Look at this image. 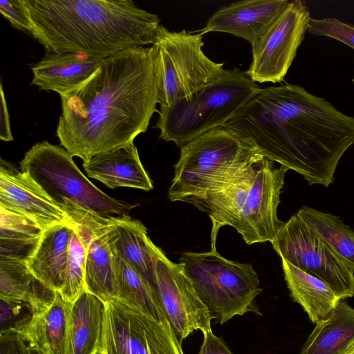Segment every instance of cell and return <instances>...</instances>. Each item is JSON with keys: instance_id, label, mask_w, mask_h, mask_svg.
I'll list each match as a JSON object with an SVG mask.
<instances>
[{"instance_id": "obj_35", "label": "cell", "mask_w": 354, "mask_h": 354, "mask_svg": "<svg viewBox=\"0 0 354 354\" xmlns=\"http://www.w3.org/2000/svg\"><path fill=\"white\" fill-rule=\"evenodd\" d=\"M203 341L198 354H233L223 339L211 331L203 333Z\"/></svg>"}, {"instance_id": "obj_4", "label": "cell", "mask_w": 354, "mask_h": 354, "mask_svg": "<svg viewBox=\"0 0 354 354\" xmlns=\"http://www.w3.org/2000/svg\"><path fill=\"white\" fill-rule=\"evenodd\" d=\"M263 157L232 131L223 127L212 129L180 148L168 198L189 203L227 183Z\"/></svg>"}, {"instance_id": "obj_39", "label": "cell", "mask_w": 354, "mask_h": 354, "mask_svg": "<svg viewBox=\"0 0 354 354\" xmlns=\"http://www.w3.org/2000/svg\"><path fill=\"white\" fill-rule=\"evenodd\" d=\"M352 82H353V84H354V76H353V77L352 79Z\"/></svg>"}, {"instance_id": "obj_15", "label": "cell", "mask_w": 354, "mask_h": 354, "mask_svg": "<svg viewBox=\"0 0 354 354\" xmlns=\"http://www.w3.org/2000/svg\"><path fill=\"white\" fill-rule=\"evenodd\" d=\"M0 207L34 220L44 230L69 222L63 209L28 174L2 158Z\"/></svg>"}, {"instance_id": "obj_2", "label": "cell", "mask_w": 354, "mask_h": 354, "mask_svg": "<svg viewBox=\"0 0 354 354\" xmlns=\"http://www.w3.org/2000/svg\"><path fill=\"white\" fill-rule=\"evenodd\" d=\"M60 144L83 162L133 142L146 132L158 104L152 46L104 57L80 87L60 96Z\"/></svg>"}, {"instance_id": "obj_17", "label": "cell", "mask_w": 354, "mask_h": 354, "mask_svg": "<svg viewBox=\"0 0 354 354\" xmlns=\"http://www.w3.org/2000/svg\"><path fill=\"white\" fill-rule=\"evenodd\" d=\"M106 234L112 252L136 269L159 299L156 266L161 249L148 236L142 223L128 215L108 216Z\"/></svg>"}, {"instance_id": "obj_11", "label": "cell", "mask_w": 354, "mask_h": 354, "mask_svg": "<svg viewBox=\"0 0 354 354\" xmlns=\"http://www.w3.org/2000/svg\"><path fill=\"white\" fill-rule=\"evenodd\" d=\"M310 18L306 1H289L267 32L252 47V61L246 74L252 81H283L304 39Z\"/></svg>"}, {"instance_id": "obj_29", "label": "cell", "mask_w": 354, "mask_h": 354, "mask_svg": "<svg viewBox=\"0 0 354 354\" xmlns=\"http://www.w3.org/2000/svg\"><path fill=\"white\" fill-rule=\"evenodd\" d=\"M354 270V231L337 216L304 206L296 214Z\"/></svg>"}, {"instance_id": "obj_26", "label": "cell", "mask_w": 354, "mask_h": 354, "mask_svg": "<svg viewBox=\"0 0 354 354\" xmlns=\"http://www.w3.org/2000/svg\"><path fill=\"white\" fill-rule=\"evenodd\" d=\"M354 344V308L340 300L330 315L315 324L299 354H347Z\"/></svg>"}, {"instance_id": "obj_16", "label": "cell", "mask_w": 354, "mask_h": 354, "mask_svg": "<svg viewBox=\"0 0 354 354\" xmlns=\"http://www.w3.org/2000/svg\"><path fill=\"white\" fill-rule=\"evenodd\" d=\"M289 0H243L216 11L199 32L231 34L248 41L253 47L286 8Z\"/></svg>"}, {"instance_id": "obj_14", "label": "cell", "mask_w": 354, "mask_h": 354, "mask_svg": "<svg viewBox=\"0 0 354 354\" xmlns=\"http://www.w3.org/2000/svg\"><path fill=\"white\" fill-rule=\"evenodd\" d=\"M288 170L266 158L257 174L234 226L248 245L272 242L284 224L278 218L277 207Z\"/></svg>"}, {"instance_id": "obj_25", "label": "cell", "mask_w": 354, "mask_h": 354, "mask_svg": "<svg viewBox=\"0 0 354 354\" xmlns=\"http://www.w3.org/2000/svg\"><path fill=\"white\" fill-rule=\"evenodd\" d=\"M285 280L292 299L300 304L310 321L327 319L341 300L324 281L281 259Z\"/></svg>"}, {"instance_id": "obj_1", "label": "cell", "mask_w": 354, "mask_h": 354, "mask_svg": "<svg viewBox=\"0 0 354 354\" xmlns=\"http://www.w3.org/2000/svg\"><path fill=\"white\" fill-rule=\"evenodd\" d=\"M223 127L310 185L333 183L340 158L354 145V117L289 84L260 88Z\"/></svg>"}, {"instance_id": "obj_24", "label": "cell", "mask_w": 354, "mask_h": 354, "mask_svg": "<svg viewBox=\"0 0 354 354\" xmlns=\"http://www.w3.org/2000/svg\"><path fill=\"white\" fill-rule=\"evenodd\" d=\"M104 314L105 303L86 290L72 304L71 354H100Z\"/></svg>"}, {"instance_id": "obj_3", "label": "cell", "mask_w": 354, "mask_h": 354, "mask_svg": "<svg viewBox=\"0 0 354 354\" xmlns=\"http://www.w3.org/2000/svg\"><path fill=\"white\" fill-rule=\"evenodd\" d=\"M46 53L106 57L153 44L160 19L131 0H21Z\"/></svg>"}, {"instance_id": "obj_38", "label": "cell", "mask_w": 354, "mask_h": 354, "mask_svg": "<svg viewBox=\"0 0 354 354\" xmlns=\"http://www.w3.org/2000/svg\"><path fill=\"white\" fill-rule=\"evenodd\" d=\"M30 354H39V353H37L36 351L30 348Z\"/></svg>"}, {"instance_id": "obj_10", "label": "cell", "mask_w": 354, "mask_h": 354, "mask_svg": "<svg viewBox=\"0 0 354 354\" xmlns=\"http://www.w3.org/2000/svg\"><path fill=\"white\" fill-rule=\"evenodd\" d=\"M100 354H184L170 324L136 313L119 301L105 303Z\"/></svg>"}, {"instance_id": "obj_5", "label": "cell", "mask_w": 354, "mask_h": 354, "mask_svg": "<svg viewBox=\"0 0 354 354\" xmlns=\"http://www.w3.org/2000/svg\"><path fill=\"white\" fill-rule=\"evenodd\" d=\"M238 68L225 69L192 97L160 108L154 126L160 138L180 148L212 129L223 127L260 90Z\"/></svg>"}, {"instance_id": "obj_31", "label": "cell", "mask_w": 354, "mask_h": 354, "mask_svg": "<svg viewBox=\"0 0 354 354\" xmlns=\"http://www.w3.org/2000/svg\"><path fill=\"white\" fill-rule=\"evenodd\" d=\"M34 315L26 304L0 299V335H17Z\"/></svg>"}, {"instance_id": "obj_8", "label": "cell", "mask_w": 354, "mask_h": 354, "mask_svg": "<svg viewBox=\"0 0 354 354\" xmlns=\"http://www.w3.org/2000/svg\"><path fill=\"white\" fill-rule=\"evenodd\" d=\"M19 167L57 205L63 198L68 199L104 216L128 215L133 207L95 187L67 150L47 141L36 143L26 152Z\"/></svg>"}, {"instance_id": "obj_22", "label": "cell", "mask_w": 354, "mask_h": 354, "mask_svg": "<svg viewBox=\"0 0 354 354\" xmlns=\"http://www.w3.org/2000/svg\"><path fill=\"white\" fill-rule=\"evenodd\" d=\"M73 230L70 221L46 229L37 248L26 261L37 278L59 293L65 283Z\"/></svg>"}, {"instance_id": "obj_18", "label": "cell", "mask_w": 354, "mask_h": 354, "mask_svg": "<svg viewBox=\"0 0 354 354\" xmlns=\"http://www.w3.org/2000/svg\"><path fill=\"white\" fill-rule=\"evenodd\" d=\"M104 57L82 52L46 55L32 67L31 85L60 96L83 84L97 69Z\"/></svg>"}, {"instance_id": "obj_7", "label": "cell", "mask_w": 354, "mask_h": 354, "mask_svg": "<svg viewBox=\"0 0 354 354\" xmlns=\"http://www.w3.org/2000/svg\"><path fill=\"white\" fill-rule=\"evenodd\" d=\"M203 44L199 33L172 32L160 26L151 46L160 108L192 97L222 74L224 64L209 59L202 50Z\"/></svg>"}, {"instance_id": "obj_37", "label": "cell", "mask_w": 354, "mask_h": 354, "mask_svg": "<svg viewBox=\"0 0 354 354\" xmlns=\"http://www.w3.org/2000/svg\"><path fill=\"white\" fill-rule=\"evenodd\" d=\"M347 354H354V344Z\"/></svg>"}, {"instance_id": "obj_19", "label": "cell", "mask_w": 354, "mask_h": 354, "mask_svg": "<svg viewBox=\"0 0 354 354\" xmlns=\"http://www.w3.org/2000/svg\"><path fill=\"white\" fill-rule=\"evenodd\" d=\"M263 157L229 183L189 203L207 214L212 223V242H215L218 229L223 225L234 227L244 205L253 180L263 166Z\"/></svg>"}, {"instance_id": "obj_32", "label": "cell", "mask_w": 354, "mask_h": 354, "mask_svg": "<svg viewBox=\"0 0 354 354\" xmlns=\"http://www.w3.org/2000/svg\"><path fill=\"white\" fill-rule=\"evenodd\" d=\"M310 33L330 37L354 49V26L334 17L317 19L310 18L308 24Z\"/></svg>"}, {"instance_id": "obj_13", "label": "cell", "mask_w": 354, "mask_h": 354, "mask_svg": "<svg viewBox=\"0 0 354 354\" xmlns=\"http://www.w3.org/2000/svg\"><path fill=\"white\" fill-rule=\"evenodd\" d=\"M160 303L179 342L194 330L211 331L213 319L186 276L180 263L170 261L161 250L156 261Z\"/></svg>"}, {"instance_id": "obj_9", "label": "cell", "mask_w": 354, "mask_h": 354, "mask_svg": "<svg viewBox=\"0 0 354 354\" xmlns=\"http://www.w3.org/2000/svg\"><path fill=\"white\" fill-rule=\"evenodd\" d=\"M281 259L327 283L340 298L354 296L353 270L295 214L271 242Z\"/></svg>"}, {"instance_id": "obj_28", "label": "cell", "mask_w": 354, "mask_h": 354, "mask_svg": "<svg viewBox=\"0 0 354 354\" xmlns=\"http://www.w3.org/2000/svg\"><path fill=\"white\" fill-rule=\"evenodd\" d=\"M44 231L34 220L0 207V259L26 262Z\"/></svg>"}, {"instance_id": "obj_27", "label": "cell", "mask_w": 354, "mask_h": 354, "mask_svg": "<svg viewBox=\"0 0 354 354\" xmlns=\"http://www.w3.org/2000/svg\"><path fill=\"white\" fill-rule=\"evenodd\" d=\"M113 259L118 290L117 301L156 322L170 324L158 297L146 279L117 254L113 253Z\"/></svg>"}, {"instance_id": "obj_20", "label": "cell", "mask_w": 354, "mask_h": 354, "mask_svg": "<svg viewBox=\"0 0 354 354\" xmlns=\"http://www.w3.org/2000/svg\"><path fill=\"white\" fill-rule=\"evenodd\" d=\"M87 176L114 189L127 187L150 191L153 183L133 142L101 153L83 162Z\"/></svg>"}, {"instance_id": "obj_6", "label": "cell", "mask_w": 354, "mask_h": 354, "mask_svg": "<svg viewBox=\"0 0 354 354\" xmlns=\"http://www.w3.org/2000/svg\"><path fill=\"white\" fill-rule=\"evenodd\" d=\"M179 263L213 319L223 324L233 317L259 313L255 298L262 292L250 263L222 257L212 243L209 252H185Z\"/></svg>"}, {"instance_id": "obj_34", "label": "cell", "mask_w": 354, "mask_h": 354, "mask_svg": "<svg viewBox=\"0 0 354 354\" xmlns=\"http://www.w3.org/2000/svg\"><path fill=\"white\" fill-rule=\"evenodd\" d=\"M0 354H30V348L18 335H0Z\"/></svg>"}, {"instance_id": "obj_30", "label": "cell", "mask_w": 354, "mask_h": 354, "mask_svg": "<svg viewBox=\"0 0 354 354\" xmlns=\"http://www.w3.org/2000/svg\"><path fill=\"white\" fill-rule=\"evenodd\" d=\"M73 227L69 244L65 283L59 292L62 298L73 304L84 291L86 253L85 248Z\"/></svg>"}, {"instance_id": "obj_21", "label": "cell", "mask_w": 354, "mask_h": 354, "mask_svg": "<svg viewBox=\"0 0 354 354\" xmlns=\"http://www.w3.org/2000/svg\"><path fill=\"white\" fill-rule=\"evenodd\" d=\"M71 306L57 292L53 304L45 310L35 314L17 335L39 354H71Z\"/></svg>"}, {"instance_id": "obj_12", "label": "cell", "mask_w": 354, "mask_h": 354, "mask_svg": "<svg viewBox=\"0 0 354 354\" xmlns=\"http://www.w3.org/2000/svg\"><path fill=\"white\" fill-rule=\"evenodd\" d=\"M58 205L67 215L86 250V290L104 303L118 300L113 253L106 234L108 216L66 198H63Z\"/></svg>"}, {"instance_id": "obj_33", "label": "cell", "mask_w": 354, "mask_h": 354, "mask_svg": "<svg viewBox=\"0 0 354 354\" xmlns=\"http://www.w3.org/2000/svg\"><path fill=\"white\" fill-rule=\"evenodd\" d=\"M0 12L14 27L31 35L32 24L21 0H1Z\"/></svg>"}, {"instance_id": "obj_23", "label": "cell", "mask_w": 354, "mask_h": 354, "mask_svg": "<svg viewBox=\"0 0 354 354\" xmlns=\"http://www.w3.org/2000/svg\"><path fill=\"white\" fill-rule=\"evenodd\" d=\"M57 292L37 278L26 261L0 259V299L22 302L35 314L47 309Z\"/></svg>"}, {"instance_id": "obj_36", "label": "cell", "mask_w": 354, "mask_h": 354, "mask_svg": "<svg viewBox=\"0 0 354 354\" xmlns=\"http://www.w3.org/2000/svg\"><path fill=\"white\" fill-rule=\"evenodd\" d=\"M0 101H1V109H0V138L1 140L8 142L13 140L10 124V115L7 107V103L6 100L5 94L3 89V84L1 82L0 84Z\"/></svg>"}]
</instances>
